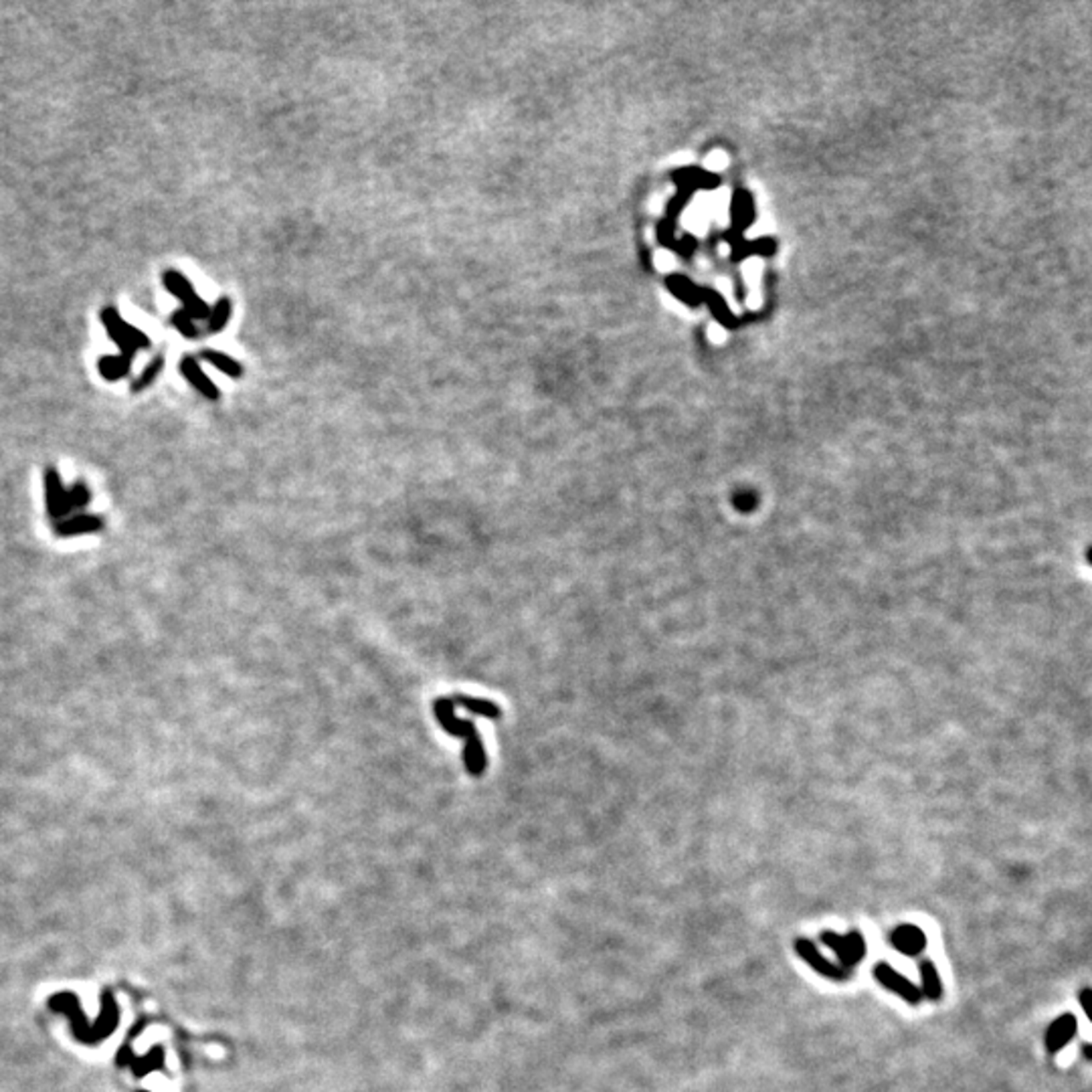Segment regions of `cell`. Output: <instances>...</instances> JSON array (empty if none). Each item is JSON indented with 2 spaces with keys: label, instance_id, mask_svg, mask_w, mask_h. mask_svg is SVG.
<instances>
[{
  "label": "cell",
  "instance_id": "obj_1",
  "mask_svg": "<svg viewBox=\"0 0 1092 1092\" xmlns=\"http://www.w3.org/2000/svg\"><path fill=\"white\" fill-rule=\"evenodd\" d=\"M433 712H435L437 722L441 724V728H444L450 737L466 740L463 763H466L467 773L473 777L482 775L488 767V759H486V749H484L482 737H479L476 724L472 721L457 718L454 702H451V698H445V696L437 698L433 702Z\"/></svg>",
  "mask_w": 1092,
  "mask_h": 1092
},
{
  "label": "cell",
  "instance_id": "obj_2",
  "mask_svg": "<svg viewBox=\"0 0 1092 1092\" xmlns=\"http://www.w3.org/2000/svg\"><path fill=\"white\" fill-rule=\"evenodd\" d=\"M162 284L167 287L168 294H173L177 300L183 303V312L195 322L199 320H207L209 318L211 306L207 303L202 297L196 294L195 286L190 284L189 278H184L183 274L177 269H167L162 274Z\"/></svg>",
  "mask_w": 1092,
  "mask_h": 1092
},
{
  "label": "cell",
  "instance_id": "obj_3",
  "mask_svg": "<svg viewBox=\"0 0 1092 1092\" xmlns=\"http://www.w3.org/2000/svg\"><path fill=\"white\" fill-rule=\"evenodd\" d=\"M822 942L825 947H829L838 957L840 967H844L846 971H850L852 967H856L857 963L862 961L866 955V941L857 931H852L848 935H838L832 933V931H825L822 935Z\"/></svg>",
  "mask_w": 1092,
  "mask_h": 1092
},
{
  "label": "cell",
  "instance_id": "obj_4",
  "mask_svg": "<svg viewBox=\"0 0 1092 1092\" xmlns=\"http://www.w3.org/2000/svg\"><path fill=\"white\" fill-rule=\"evenodd\" d=\"M42 486H45V512L53 526L59 520L67 518V488L55 466L45 467Z\"/></svg>",
  "mask_w": 1092,
  "mask_h": 1092
},
{
  "label": "cell",
  "instance_id": "obj_5",
  "mask_svg": "<svg viewBox=\"0 0 1092 1092\" xmlns=\"http://www.w3.org/2000/svg\"><path fill=\"white\" fill-rule=\"evenodd\" d=\"M105 529V518L101 514L79 512L71 514L53 524V535L57 538H76L83 535H95Z\"/></svg>",
  "mask_w": 1092,
  "mask_h": 1092
},
{
  "label": "cell",
  "instance_id": "obj_6",
  "mask_svg": "<svg viewBox=\"0 0 1092 1092\" xmlns=\"http://www.w3.org/2000/svg\"><path fill=\"white\" fill-rule=\"evenodd\" d=\"M874 977H876L878 983L884 985L886 989H891L892 993L900 995V998H902L904 1001H908V1004L916 1005L920 999H923V993H920V989L914 987V983L908 982V979L904 977V975H900L898 971H894V969L888 965V963H878V965L874 967Z\"/></svg>",
  "mask_w": 1092,
  "mask_h": 1092
},
{
  "label": "cell",
  "instance_id": "obj_7",
  "mask_svg": "<svg viewBox=\"0 0 1092 1092\" xmlns=\"http://www.w3.org/2000/svg\"><path fill=\"white\" fill-rule=\"evenodd\" d=\"M99 318H101V324H104L105 332H108V337L111 338V342H114L120 348V356H124V359H127L132 362V359H134V354L138 353V350L130 342H127V322L124 318H122V314L118 312V308H116V306L101 308Z\"/></svg>",
  "mask_w": 1092,
  "mask_h": 1092
},
{
  "label": "cell",
  "instance_id": "obj_8",
  "mask_svg": "<svg viewBox=\"0 0 1092 1092\" xmlns=\"http://www.w3.org/2000/svg\"><path fill=\"white\" fill-rule=\"evenodd\" d=\"M795 951H797V955L801 957L803 961H806L809 967H813L815 971H818L819 975H823V977L838 979V982H840V979H846V977H848V975H850L848 971H846L844 967L835 965L834 961H829V959H825V957L822 955V953L818 951V947H815L812 941H807V939H797V941H795Z\"/></svg>",
  "mask_w": 1092,
  "mask_h": 1092
},
{
  "label": "cell",
  "instance_id": "obj_9",
  "mask_svg": "<svg viewBox=\"0 0 1092 1092\" xmlns=\"http://www.w3.org/2000/svg\"><path fill=\"white\" fill-rule=\"evenodd\" d=\"M180 375H183L202 397L209 399V401H218V399H221V391H218V387L211 381L209 375L201 369L199 360H196L195 356L190 354L183 356V360H180Z\"/></svg>",
  "mask_w": 1092,
  "mask_h": 1092
},
{
  "label": "cell",
  "instance_id": "obj_10",
  "mask_svg": "<svg viewBox=\"0 0 1092 1092\" xmlns=\"http://www.w3.org/2000/svg\"><path fill=\"white\" fill-rule=\"evenodd\" d=\"M891 942L897 951L907 957H916L926 949V936L919 926L914 925H900L892 931Z\"/></svg>",
  "mask_w": 1092,
  "mask_h": 1092
},
{
  "label": "cell",
  "instance_id": "obj_11",
  "mask_svg": "<svg viewBox=\"0 0 1092 1092\" xmlns=\"http://www.w3.org/2000/svg\"><path fill=\"white\" fill-rule=\"evenodd\" d=\"M1078 1032V1021L1072 1014H1064L1056 1017L1052 1021L1050 1027L1046 1032V1048L1050 1054H1058L1060 1050L1068 1046V1042L1072 1040Z\"/></svg>",
  "mask_w": 1092,
  "mask_h": 1092
},
{
  "label": "cell",
  "instance_id": "obj_12",
  "mask_svg": "<svg viewBox=\"0 0 1092 1092\" xmlns=\"http://www.w3.org/2000/svg\"><path fill=\"white\" fill-rule=\"evenodd\" d=\"M454 706H463L472 712V715L489 718V721H498L502 716V710H500L498 704H494L492 700H486V698H478V696H461L455 694L451 698Z\"/></svg>",
  "mask_w": 1092,
  "mask_h": 1092
},
{
  "label": "cell",
  "instance_id": "obj_13",
  "mask_svg": "<svg viewBox=\"0 0 1092 1092\" xmlns=\"http://www.w3.org/2000/svg\"><path fill=\"white\" fill-rule=\"evenodd\" d=\"M132 362L120 354H104L98 360L99 375L110 382H118L130 375Z\"/></svg>",
  "mask_w": 1092,
  "mask_h": 1092
},
{
  "label": "cell",
  "instance_id": "obj_14",
  "mask_svg": "<svg viewBox=\"0 0 1092 1092\" xmlns=\"http://www.w3.org/2000/svg\"><path fill=\"white\" fill-rule=\"evenodd\" d=\"M201 356H202V360L209 362V365L215 366L217 371H221L223 375L229 376V378H241L243 376L241 362L233 359V356H229L225 353H218V350H211V348L209 350H202Z\"/></svg>",
  "mask_w": 1092,
  "mask_h": 1092
},
{
  "label": "cell",
  "instance_id": "obj_15",
  "mask_svg": "<svg viewBox=\"0 0 1092 1092\" xmlns=\"http://www.w3.org/2000/svg\"><path fill=\"white\" fill-rule=\"evenodd\" d=\"M231 312H233V302L229 300L227 296L218 297L215 306L211 308L209 318H207V332L209 334L223 332L229 324V318H231Z\"/></svg>",
  "mask_w": 1092,
  "mask_h": 1092
},
{
  "label": "cell",
  "instance_id": "obj_16",
  "mask_svg": "<svg viewBox=\"0 0 1092 1092\" xmlns=\"http://www.w3.org/2000/svg\"><path fill=\"white\" fill-rule=\"evenodd\" d=\"M920 971V979H923V992L926 998L931 1001H939L942 995V985H941V977L939 971H936L933 961H923L919 967Z\"/></svg>",
  "mask_w": 1092,
  "mask_h": 1092
},
{
  "label": "cell",
  "instance_id": "obj_17",
  "mask_svg": "<svg viewBox=\"0 0 1092 1092\" xmlns=\"http://www.w3.org/2000/svg\"><path fill=\"white\" fill-rule=\"evenodd\" d=\"M92 502V492L83 479H77L67 488V516L79 514Z\"/></svg>",
  "mask_w": 1092,
  "mask_h": 1092
},
{
  "label": "cell",
  "instance_id": "obj_18",
  "mask_svg": "<svg viewBox=\"0 0 1092 1092\" xmlns=\"http://www.w3.org/2000/svg\"><path fill=\"white\" fill-rule=\"evenodd\" d=\"M162 369H164V356L156 354L150 362H148L146 366H144V371L140 372V375L134 378V382H132V387H130L132 393L136 395V393L146 391L148 387L154 385V381H156V378L160 376V372H162Z\"/></svg>",
  "mask_w": 1092,
  "mask_h": 1092
},
{
  "label": "cell",
  "instance_id": "obj_19",
  "mask_svg": "<svg viewBox=\"0 0 1092 1092\" xmlns=\"http://www.w3.org/2000/svg\"><path fill=\"white\" fill-rule=\"evenodd\" d=\"M170 322H173V326L177 328L186 340H196L201 337V330H199V326H196L195 320H190L183 310L173 312V316H170Z\"/></svg>",
  "mask_w": 1092,
  "mask_h": 1092
},
{
  "label": "cell",
  "instance_id": "obj_20",
  "mask_svg": "<svg viewBox=\"0 0 1092 1092\" xmlns=\"http://www.w3.org/2000/svg\"><path fill=\"white\" fill-rule=\"evenodd\" d=\"M706 167L710 170H722L724 167H727V156H724L722 152H715L710 158H708Z\"/></svg>",
  "mask_w": 1092,
  "mask_h": 1092
},
{
  "label": "cell",
  "instance_id": "obj_21",
  "mask_svg": "<svg viewBox=\"0 0 1092 1092\" xmlns=\"http://www.w3.org/2000/svg\"><path fill=\"white\" fill-rule=\"evenodd\" d=\"M1090 993L1092 992L1089 987L1083 989V993H1080V1004H1083V1010H1084L1086 1016H1090Z\"/></svg>",
  "mask_w": 1092,
  "mask_h": 1092
},
{
  "label": "cell",
  "instance_id": "obj_22",
  "mask_svg": "<svg viewBox=\"0 0 1092 1092\" xmlns=\"http://www.w3.org/2000/svg\"><path fill=\"white\" fill-rule=\"evenodd\" d=\"M1084 1056H1086V1058H1090V1046H1089V1044H1086V1046H1084Z\"/></svg>",
  "mask_w": 1092,
  "mask_h": 1092
}]
</instances>
